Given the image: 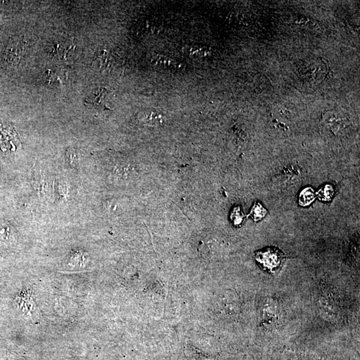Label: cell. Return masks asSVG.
<instances>
[{"instance_id": "7a4b0ae2", "label": "cell", "mask_w": 360, "mask_h": 360, "mask_svg": "<svg viewBox=\"0 0 360 360\" xmlns=\"http://www.w3.org/2000/svg\"><path fill=\"white\" fill-rule=\"evenodd\" d=\"M75 48L74 40L70 38H60L54 41L50 56L58 60H67L70 53Z\"/></svg>"}, {"instance_id": "3957f363", "label": "cell", "mask_w": 360, "mask_h": 360, "mask_svg": "<svg viewBox=\"0 0 360 360\" xmlns=\"http://www.w3.org/2000/svg\"><path fill=\"white\" fill-rule=\"evenodd\" d=\"M95 61L99 69L106 73H110L114 70L117 64L116 58L114 55L111 52H107L106 50H103L97 56Z\"/></svg>"}, {"instance_id": "ba28073f", "label": "cell", "mask_w": 360, "mask_h": 360, "mask_svg": "<svg viewBox=\"0 0 360 360\" xmlns=\"http://www.w3.org/2000/svg\"><path fill=\"white\" fill-rule=\"evenodd\" d=\"M334 187L332 185L328 184L323 187L317 193V196L322 201H330L332 200L334 195Z\"/></svg>"}, {"instance_id": "9c48e42d", "label": "cell", "mask_w": 360, "mask_h": 360, "mask_svg": "<svg viewBox=\"0 0 360 360\" xmlns=\"http://www.w3.org/2000/svg\"><path fill=\"white\" fill-rule=\"evenodd\" d=\"M267 214V210L264 208L261 204L259 203H256L255 205L252 208L251 212H250V216L256 222H258Z\"/></svg>"}, {"instance_id": "52a82bcc", "label": "cell", "mask_w": 360, "mask_h": 360, "mask_svg": "<svg viewBox=\"0 0 360 360\" xmlns=\"http://www.w3.org/2000/svg\"><path fill=\"white\" fill-rule=\"evenodd\" d=\"M316 198V194L314 189L311 187H307L300 193L299 197V205L302 206H308L314 201Z\"/></svg>"}, {"instance_id": "5b68a950", "label": "cell", "mask_w": 360, "mask_h": 360, "mask_svg": "<svg viewBox=\"0 0 360 360\" xmlns=\"http://www.w3.org/2000/svg\"><path fill=\"white\" fill-rule=\"evenodd\" d=\"M139 119L143 124L148 125V126H160L164 124L165 121V117L161 113L156 111H144L139 115Z\"/></svg>"}, {"instance_id": "277c9868", "label": "cell", "mask_w": 360, "mask_h": 360, "mask_svg": "<svg viewBox=\"0 0 360 360\" xmlns=\"http://www.w3.org/2000/svg\"><path fill=\"white\" fill-rule=\"evenodd\" d=\"M7 49L6 54L7 58L11 60L12 64H17L19 60L24 55L25 42L23 41L17 40L9 45Z\"/></svg>"}, {"instance_id": "8992f818", "label": "cell", "mask_w": 360, "mask_h": 360, "mask_svg": "<svg viewBox=\"0 0 360 360\" xmlns=\"http://www.w3.org/2000/svg\"><path fill=\"white\" fill-rule=\"evenodd\" d=\"M107 94V90L105 88L99 90L98 91L93 93L91 96L88 97L85 100L86 105H94V106H98L103 107V109H109L103 103L105 95Z\"/></svg>"}, {"instance_id": "30bf717a", "label": "cell", "mask_w": 360, "mask_h": 360, "mask_svg": "<svg viewBox=\"0 0 360 360\" xmlns=\"http://www.w3.org/2000/svg\"><path fill=\"white\" fill-rule=\"evenodd\" d=\"M66 155H67L68 157L69 158L70 162H71V163H74L75 164H76V163H77L78 159L77 158H76V152H74L73 150H68V151L66 152Z\"/></svg>"}, {"instance_id": "6da1fadb", "label": "cell", "mask_w": 360, "mask_h": 360, "mask_svg": "<svg viewBox=\"0 0 360 360\" xmlns=\"http://www.w3.org/2000/svg\"><path fill=\"white\" fill-rule=\"evenodd\" d=\"M255 258L263 269L268 272L275 273L283 266L285 256L278 248L268 247L256 252Z\"/></svg>"}]
</instances>
